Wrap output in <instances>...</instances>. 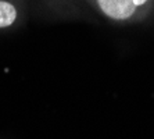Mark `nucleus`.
<instances>
[{
	"label": "nucleus",
	"instance_id": "nucleus-2",
	"mask_svg": "<svg viewBox=\"0 0 154 139\" xmlns=\"http://www.w3.org/2000/svg\"><path fill=\"white\" fill-rule=\"evenodd\" d=\"M20 0H0V31L13 28L21 18Z\"/></svg>",
	"mask_w": 154,
	"mask_h": 139
},
{
	"label": "nucleus",
	"instance_id": "nucleus-4",
	"mask_svg": "<svg viewBox=\"0 0 154 139\" xmlns=\"http://www.w3.org/2000/svg\"><path fill=\"white\" fill-rule=\"evenodd\" d=\"M89 2H90V3H92V4H93V0H89Z\"/></svg>",
	"mask_w": 154,
	"mask_h": 139
},
{
	"label": "nucleus",
	"instance_id": "nucleus-3",
	"mask_svg": "<svg viewBox=\"0 0 154 139\" xmlns=\"http://www.w3.org/2000/svg\"><path fill=\"white\" fill-rule=\"evenodd\" d=\"M132 2L136 4L137 7L146 8V10H149V11H150L154 6V0H132Z\"/></svg>",
	"mask_w": 154,
	"mask_h": 139
},
{
	"label": "nucleus",
	"instance_id": "nucleus-1",
	"mask_svg": "<svg viewBox=\"0 0 154 139\" xmlns=\"http://www.w3.org/2000/svg\"><path fill=\"white\" fill-rule=\"evenodd\" d=\"M93 7L112 22H132L149 13L146 8L137 7L132 0H93Z\"/></svg>",
	"mask_w": 154,
	"mask_h": 139
}]
</instances>
